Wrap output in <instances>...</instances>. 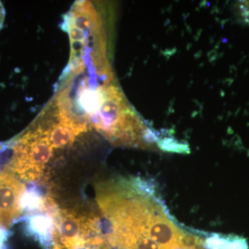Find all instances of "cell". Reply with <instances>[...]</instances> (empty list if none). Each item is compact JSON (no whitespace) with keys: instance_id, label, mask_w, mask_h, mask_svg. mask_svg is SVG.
<instances>
[{"instance_id":"obj_9","label":"cell","mask_w":249,"mask_h":249,"mask_svg":"<svg viewBox=\"0 0 249 249\" xmlns=\"http://www.w3.org/2000/svg\"><path fill=\"white\" fill-rule=\"evenodd\" d=\"M11 235V231L0 228V249H9L8 240Z\"/></svg>"},{"instance_id":"obj_6","label":"cell","mask_w":249,"mask_h":249,"mask_svg":"<svg viewBox=\"0 0 249 249\" xmlns=\"http://www.w3.org/2000/svg\"><path fill=\"white\" fill-rule=\"evenodd\" d=\"M57 210V209H56ZM36 211L24 216V230L45 249H49L53 240L55 220L53 214L56 211Z\"/></svg>"},{"instance_id":"obj_2","label":"cell","mask_w":249,"mask_h":249,"mask_svg":"<svg viewBox=\"0 0 249 249\" xmlns=\"http://www.w3.org/2000/svg\"><path fill=\"white\" fill-rule=\"evenodd\" d=\"M80 80L70 95L78 116L116 146H152L151 132L113 80L90 76Z\"/></svg>"},{"instance_id":"obj_7","label":"cell","mask_w":249,"mask_h":249,"mask_svg":"<svg viewBox=\"0 0 249 249\" xmlns=\"http://www.w3.org/2000/svg\"><path fill=\"white\" fill-rule=\"evenodd\" d=\"M206 249H248L244 239L237 237L213 236L204 242Z\"/></svg>"},{"instance_id":"obj_13","label":"cell","mask_w":249,"mask_h":249,"mask_svg":"<svg viewBox=\"0 0 249 249\" xmlns=\"http://www.w3.org/2000/svg\"><path fill=\"white\" fill-rule=\"evenodd\" d=\"M53 249H62L60 246H59L58 244L54 243Z\"/></svg>"},{"instance_id":"obj_3","label":"cell","mask_w":249,"mask_h":249,"mask_svg":"<svg viewBox=\"0 0 249 249\" xmlns=\"http://www.w3.org/2000/svg\"><path fill=\"white\" fill-rule=\"evenodd\" d=\"M63 26L71 42V58L66 71L110 66L106 55L102 22L89 1H77L65 16Z\"/></svg>"},{"instance_id":"obj_8","label":"cell","mask_w":249,"mask_h":249,"mask_svg":"<svg viewBox=\"0 0 249 249\" xmlns=\"http://www.w3.org/2000/svg\"><path fill=\"white\" fill-rule=\"evenodd\" d=\"M82 73H96V74L99 75V76H107V77H110V78H113L114 76H107V75H105L102 74V73H97V72H94V71H84L83 72H81ZM69 84V83H67V82H60V85H59V88H60V91H58V93H57L56 96H55V101H56L57 103H58L59 106H60V107H62V108H64V109H67V111H70V113L72 114V115H73L74 116H76V117L78 118V119H80V120H82L81 119H80V118H78V116H75L74 114H73V113L71 112V111L70 110V109H67V106H66V104H65V98H64V91H65V88H66L67 85ZM69 84V85H70ZM67 89V88H66ZM69 90V89H68ZM83 121V120H82ZM85 122H86V121H85ZM88 123V122H86Z\"/></svg>"},{"instance_id":"obj_11","label":"cell","mask_w":249,"mask_h":249,"mask_svg":"<svg viewBox=\"0 0 249 249\" xmlns=\"http://www.w3.org/2000/svg\"><path fill=\"white\" fill-rule=\"evenodd\" d=\"M83 75H92V74H94V75H96V76H97L103 77V78H108L107 77L99 76V75L96 74V73H83ZM110 79H111V78H110ZM111 79H112V78H111ZM69 84H70V83H69ZM69 84L67 85V86H66L67 89H66V88H65V91H64V98H65V104H66V106H67V107H68V109H70V110L71 111V112L73 113V114H74L75 115H76V116H78L76 115V114H75V113L73 112V111L71 110V108H70V106H69V104H68V100H67V91H68L69 88H70V86H71V84H70V85H69ZM69 91H70V90H69ZM80 119H81V118H80ZM82 120H83V119H82ZM83 121H85V120H83ZM86 122H87V121H86Z\"/></svg>"},{"instance_id":"obj_1","label":"cell","mask_w":249,"mask_h":249,"mask_svg":"<svg viewBox=\"0 0 249 249\" xmlns=\"http://www.w3.org/2000/svg\"><path fill=\"white\" fill-rule=\"evenodd\" d=\"M103 234L114 249H200L202 240L179 229L155 191L139 178H119L96 187Z\"/></svg>"},{"instance_id":"obj_10","label":"cell","mask_w":249,"mask_h":249,"mask_svg":"<svg viewBox=\"0 0 249 249\" xmlns=\"http://www.w3.org/2000/svg\"><path fill=\"white\" fill-rule=\"evenodd\" d=\"M239 9L245 22L249 24V1H240Z\"/></svg>"},{"instance_id":"obj_5","label":"cell","mask_w":249,"mask_h":249,"mask_svg":"<svg viewBox=\"0 0 249 249\" xmlns=\"http://www.w3.org/2000/svg\"><path fill=\"white\" fill-rule=\"evenodd\" d=\"M27 191L18 177L0 164V228L11 231L22 219V198Z\"/></svg>"},{"instance_id":"obj_4","label":"cell","mask_w":249,"mask_h":249,"mask_svg":"<svg viewBox=\"0 0 249 249\" xmlns=\"http://www.w3.org/2000/svg\"><path fill=\"white\" fill-rule=\"evenodd\" d=\"M4 144L6 169L27 182H37L43 178L54 148L38 124L34 122L27 130Z\"/></svg>"},{"instance_id":"obj_12","label":"cell","mask_w":249,"mask_h":249,"mask_svg":"<svg viewBox=\"0 0 249 249\" xmlns=\"http://www.w3.org/2000/svg\"><path fill=\"white\" fill-rule=\"evenodd\" d=\"M5 16H6V12H5V9L3 6L1 1H0V30L2 29L3 24H4Z\"/></svg>"}]
</instances>
